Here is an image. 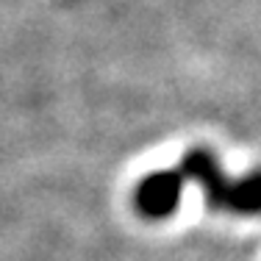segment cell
<instances>
[{"instance_id":"1","label":"cell","mask_w":261,"mask_h":261,"mask_svg":"<svg viewBox=\"0 0 261 261\" xmlns=\"http://www.w3.org/2000/svg\"><path fill=\"white\" fill-rule=\"evenodd\" d=\"M181 175L184 181L192 178L200 184L211 211H228L242 217L261 214V172L228 178L208 147H192L181 159Z\"/></svg>"},{"instance_id":"2","label":"cell","mask_w":261,"mask_h":261,"mask_svg":"<svg viewBox=\"0 0 261 261\" xmlns=\"http://www.w3.org/2000/svg\"><path fill=\"white\" fill-rule=\"evenodd\" d=\"M184 195V175L181 170H159L139 181L134 192V206L147 220H164L175 214Z\"/></svg>"}]
</instances>
